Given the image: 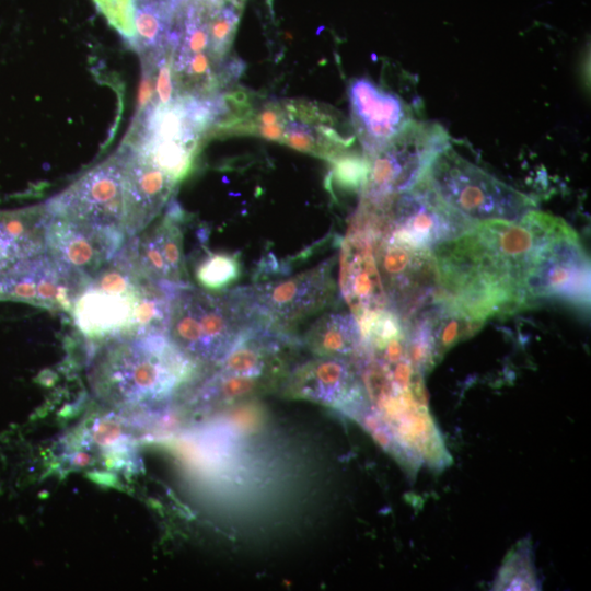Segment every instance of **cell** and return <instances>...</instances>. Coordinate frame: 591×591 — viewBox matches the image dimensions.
Wrapping results in <instances>:
<instances>
[{
  "label": "cell",
  "instance_id": "6da1fadb",
  "mask_svg": "<svg viewBox=\"0 0 591 591\" xmlns=\"http://www.w3.org/2000/svg\"><path fill=\"white\" fill-rule=\"evenodd\" d=\"M568 225L535 209L518 221H478L432 250L440 293L482 322L526 306V282L542 250Z\"/></svg>",
  "mask_w": 591,
  "mask_h": 591
},
{
  "label": "cell",
  "instance_id": "7a4b0ae2",
  "mask_svg": "<svg viewBox=\"0 0 591 591\" xmlns=\"http://www.w3.org/2000/svg\"><path fill=\"white\" fill-rule=\"evenodd\" d=\"M165 334H130L97 341L89 363L94 395L117 410H138L165 401L196 371Z\"/></svg>",
  "mask_w": 591,
  "mask_h": 591
},
{
  "label": "cell",
  "instance_id": "3957f363",
  "mask_svg": "<svg viewBox=\"0 0 591 591\" xmlns=\"http://www.w3.org/2000/svg\"><path fill=\"white\" fill-rule=\"evenodd\" d=\"M182 287L146 277L121 248L81 288L70 314L76 328L95 341L130 334L166 335L172 300Z\"/></svg>",
  "mask_w": 591,
  "mask_h": 591
},
{
  "label": "cell",
  "instance_id": "277c9868",
  "mask_svg": "<svg viewBox=\"0 0 591 591\" xmlns=\"http://www.w3.org/2000/svg\"><path fill=\"white\" fill-rule=\"evenodd\" d=\"M253 324L232 289L187 285L172 300L166 336L194 362L219 363Z\"/></svg>",
  "mask_w": 591,
  "mask_h": 591
},
{
  "label": "cell",
  "instance_id": "5b68a950",
  "mask_svg": "<svg viewBox=\"0 0 591 591\" xmlns=\"http://www.w3.org/2000/svg\"><path fill=\"white\" fill-rule=\"evenodd\" d=\"M426 177L445 204L476 222L518 221L534 209L530 197L467 161L450 146L437 155Z\"/></svg>",
  "mask_w": 591,
  "mask_h": 591
},
{
  "label": "cell",
  "instance_id": "8992f818",
  "mask_svg": "<svg viewBox=\"0 0 591 591\" xmlns=\"http://www.w3.org/2000/svg\"><path fill=\"white\" fill-rule=\"evenodd\" d=\"M333 259L292 277L233 288L252 321L291 333L292 328L327 308L335 296Z\"/></svg>",
  "mask_w": 591,
  "mask_h": 591
},
{
  "label": "cell",
  "instance_id": "52a82bcc",
  "mask_svg": "<svg viewBox=\"0 0 591 591\" xmlns=\"http://www.w3.org/2000/svg\"><path fill=\"white\" fill-rule=\"evenodd\" d=\"M449 138L438 123L410 120L375 152L364 154L369 172L361 200L378 202L414 187L450 146Z\"/></svg>",
  "mask_w": 591,
  "mask_h": 591
},
{
  "label": "cell",
  "instance_id": "ba28073f",
  "mask_svg": "<svg viewBox=\"0 0 591 591\" xmlns=\"http://www.w3.org/2000/svg\"><path fill=\"white\" fill-rule=\"evenodd\" d=\"M383 211V235L428 251L467 233L477 223L445 204L426 176L410 189L384 199Z\"/></svg>",
  "mask_w": 591,
  "mask_h": 591
},
{
  "label": "cell",
  "instance_id": "9c48e42d",
  "mask_svg": "<svg viewBox=\"0 0 591 591\" xmlns=\"http://www.w3.org/2000/svg\"><path fill=\"white\" fill-rule=\"evenodd\" d=\"M373 251L387 309L402 321L434 298L439 283L432 251L410 246L389 235L379 237Z\"/></svg>",
  "mask_w": 591,
  "mask_h": 591
},
{
  "label": "cell",
  "instance_id": "30bf717a",
  "mask_svg": "<svg viewBox=\"0 0 591 591\" xmlns=\"http://www.w3.org/2000/svg\"><path fill=\"white\" fill-rule=\"evenodd\" d=\"M45 205L51 217L124 231V165L119 152L82 174Z\"/></svg>",
  "mask_w": 591,
  "mask_h": 591
},
{
  "label": "cell",
  "instance_id": "8fae6325",
  "mask_svg": "<svg viewBox=\"0 0 591 591\" xmlns=\"http://www.w3.org/2000/svg\"><path fill=\"white\" fill-rule=\"evenodd\" d=\"M123 230L51 217L45 253L56 267L81 288L123 248Z\"/></svg>",
  "mask_w": 591,
  "mask_h": 591
},
{
  "label": "cell",
  "instance_id": "7c38bea8",
  "mask_svg": "<svg viewBox=\"0 0 591 591\" xmlns=\"http://www.w3.org/2000/svg\"><path fill=\"white\" fill-rule=\"evenodd\" d=\"M529 303L556 300L587 309L590 303V260L576 231L568 227L542 250L528 279Z\"/></svg>",
  "mask_w": 591,
  "mask_h": 591
},
{
  "label": "cell",
  "instance_id": "4fadbf2b",
  "mask_svg": "<svg viewBox=\"0 0 591 591\" xmlns=\"http://www.w3.org/2000/svg\"><path fill=\"white\" fill-rule=\"evenodd\" d=\"M185 215L174 200L163 217L138 234L127 237L123 251L146 277L169 285H189L184 256Z\"/></svg>",
  "mask_w": 591,
  "mask_h": 591
},
{
  "label": "cell",
  "instance_id": "5bb4252c",
  "mask_svg": "<svg viewBox=\"0 0 591 591\" xmlns=\"http://www.w3.org/2000/svg\"><path fill=\"white\" fill-rule=\"evenodd\" d=\"M63 462L73 468L131 473L138 464L129 433L112 416L78 427L63 441Z\"/></svg>",
  "mask_w": 591,
  "mask_h": 591
},
{
  "label": "cell",
  "instance_id": "9a60e30c",
  "mask_svg": "<svg viewBox=\"0 0 591 591\" xmlns=\"http://www.w3.org/2000/svg\"><path fill=\"white\" fill-rule=\"evenodd\" d=\"M348 99L352 127L366 155L375 152L413 120L408 106L397 94L367 77L350 81Z\"/></svg>",
  "mask_w": 591,
  "mask_h": 591
},
{
  "label": "cell",
  "instance_id": "2e32d148",
  "mask_svg": "<svg viewBox=\"0 0 591 591\" xmlns=\"http://www.w3.org/2000/svg\"><path fill=\"white\" fill-rule=\"evenodd\" d=\"M81 287L65 276L46 253L0 273V300H12L55 312H68Z\"/></svg>",
  "mask_w": 591,
  "mask_h": 591
},
{
  "label": "cell",
  "instance_id": "e0dca14e",
  "mask_svg": "<svg viewBox=\"0 0 591 591\" xmlns=\"http://www.w3.org/2000/svg\"><path fill=\"white\" fill-rule=\"evenodd\" d=\"M118 152L124 165V231L130 237L162 212L178 183L128 146L123 143Z\"/></svg>",
  "mask_w": 591,
  "mask_h": 591
},
{
  "label": "cell",
  "instance_id": "ac0fdd59",
  "mask_svg": "<svg viewBox=\"0 0 591 591\" xmlns=\"http://www.w3.org/2000/svg\"><path fill=\"white\" fill-rule=\"evenodd\" d=\"M286 106L282 144L331 161L354 142V135L332 108L310 101H286Z\"/></svg>",
  "mask_w": 591,
  "mask_h": 591
},
{
  "label": "cell",
  "instance_id": "d6986e66",
  "mask_svg": "<svg viewBox=\"0 0 591 591\" xmlns=\"http://www.w3.org/2000/svg\"><path fill=\"white\" fill-rule=\"evenodd\" d=\"M373 245L372 236L349 229L341 246L340 291L357 321L387 309Z\"/></svg>",
  "mask_w": 591,
  "mask_h": 591
},
{
  "label": "cell",
  "instance_id": "ffe728a7",
  "mask_svg": "<svg viewBox=\"0 0 591 591\" xmlns=\"http://www.w3.org/2000/svg\"><path fill=\"white\" fill-rule=\"evenodd\" d=\"M296 395L325 404H357L362 385L344 357H320L300 366L290 378Z\"/></svg>",
  "mask_w": 591,
  "mask_h": 591
},
{
  "label": "cell",
  "instance_id": "44dd1931",
  "mask_svg": "<svg viewBox=\"0 0 591 591\" xmlns=\"http://www.w3.org/2000/svg\"><path fill=\"white\" fill-rule=\"evenodd\" d=\"M50 218L45 204L0 212V273L19 262L45 253Z\"/></svg>",
  "mask_w": 591,
  "mask_h": 591
},
{
  "label": "cell",
  "instance_id": "7402d4cb",
  "mask_svg": "<svg viewBox=\"0 0 591 591\" xmlns=\"http://www.w3.org/2000/svg\"><path fill=\"white\" fill-rule=\"evenodd\" d=\"M303 341L320 357H345L360 348L361 331L352 313L327 312L311 325Z\"/></svg>",
  "mask_w": 591,
  "mask_h": 591
},
{
  "label": "cell",
  "instance_id": "603a6c76",
  "mask_svg": "<svg viewBox=\"0 0 591 591\" xmlns=\"http://www.w3.org/2000/svg\"><path fill=\"white\" fill-rule=\"evenodd\" d=\"M177 11L164 4L136 1L135 36L131 46L140 56L157 55L171 44V33Z\"/></svg>",
  "mask_w": 591,
  "mask_h": 591
},
{
  "label": "cell",
  "instance_id": "cb8c5ba5",
  "mask_svg": "<svg viewBox=\"0 0 591 591\" xmlns=\"http://www.w3.org/2000/svg\"><path fill=\"white\" fill-rule=\"evenodd\" d=\"M179 183L190 171L198 149L177 141L127 138L124 143Z\"/></svg>",
  "mask_w": 591,
  "mask_h": 591
},
{
  "label": "cell",
  "instance_id": "d4e9b609",
  "mask_svg": "<svg viewBox=\"0 0 591 591\" xmlns=\"http://www.w3.org/2000/svg\"><path fill=\"white\" fill-rule=\"evenodd\" d=\"M403 322L408 359L414 369L424 375L439 361L432 323L426 305Z\"/></svg>",
  "mask_w": 591,
  "mask_h": 591
},
{
  "label": "cell",
  "instance_id": "484cf974",
  "mask_svg": "<svg viewBox=\"0 0 591 591\" xmlns=\"http://www.w3.org/2000/svg\"><path fill=\"white\" fill-rule=\"evenodd\" d=\"M209 2V37L212 55L227 59L243 11L244 0H207Z\"/></svg>",
  "mask_w": 591,
  "mask_h": 591
},
{
  "label": "cell",
  "instance_id": "4316f807",
  "mask_svg": "<svg viewBox=\"0 0 591 591\" xmlns=\"http://www.w3.org/2000/svg\"><path fill=\"white\" fill-rule=\"evenodd\" d=\"M529 540L519 542L502 564L494 590H540Z\"/></svg>",
  "mask_w": 591,
  "mask_h": 591
},
{
  "label": "cell",
  "instance_id": "83f0119b",
  "mask_svg": "<svg viewBox=\"0 0 591 591\" xmlns=\"http://www.w3.org/2000/svg\"><path fill=\"white\" fill-rule=\"evenodd\" d=\"M242 274L237 254L227 252H207L195 267L198 285L208 291H223L233 285Z\"/></svg>",
  "mask_w": 591,
  "mask_h": 591
},
{
  "label": "cell",
  "instance_id": "f1b7e54d",
  "mask_svg": "<svg viewBox=\"0 0 591 591\" xmlns=\"http://www.w3.org/2000/svg\"><path fill=\"white\" fill-rule=\"evenodd\" d=\"M329 162L332 164L331 185L335 184L341 190L361 193L369 172V161L364 154L345 151Z\"/></svg>",
  "mask_w": 591,
  "mask_h": 591
},
{
  "label": "cell",
  "instance_id": "f546056e",
  "mask_svg": "<svg viewBox=\"0 0 591 591\" xmlns=\"http://www.w3.org/2000/svg\"><path fill=\"white\" fill-rule=\"evenodd\" d=\"M95 2L109 23L131 45L135 36L132 20L136 0H95Z\"/></svg>",
  "mask_w": 591,
  "mask_h": 591
},
{
  "label": "cell",
  "instance_id": "4dcf8cb0",
  "mask_svg": "<svg viewBox=\"0 0 591 591\" xmlns=\"http://www.w3.org/2000/svg\"><path fill=\"white\" fill-rule=\"evenodd\" d=\"M137 2H154L159 4H164L171 9L177 11L186 2V0H136Z\"/></svg>",
  "mask_w": 591,
  "mask_h": 591
}]
</instances>
